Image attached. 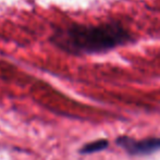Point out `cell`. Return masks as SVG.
I'll return each mask as SVG.
<instances>
[{
  "mask_svg": "<svg viewBox=\"0 0 160 160\" xmlns=\"http://www.w3.org/2000/svg\"><path fill=\"white\" fill-rule=\"evenodd\" d=\"M133 36L119 22L98 25L69 24L53 32L51 42L56 47L71 55L106 52L132 42Z\"/></svg>",
  "mask_w": 160,
  "mask_h": 160,
  "instance_id": "obj_1",
  "label": "cell"
},
{
  "mask_svg": "<svg viewBox=\"0 0 160 160\" xmlns=\"http://www.w3.org/2000/svg\"><path fill=\"white\" fill-rule=\"evenodd\" d=\"M117 144L132 155H146L160 149V138H147L137 141L128 136L117 138Z\"/></svg>",
  "mask_w": 160,
  "mask_h": 160,
  "instance_id": "obj_2",
  "label": "cell"
},
{
  "mask_svg": "<svg viewBox=\"0 0 160 160\" xmlns=\"http://www.w3.org/2000/svg\"><path fill=\"white\" fill-rule=\"evenodd\" d=\"M108 147V142L106 139H100V141H96L93 143L86 144L83 148H81L80 152L81 154H93L96 152H100V150L105 149Z\"/></svg>",
  "mask_w": 160,
  "mask_h": 160,
  "instance_id": "obj_3",
  "label": "cell"
}]
</instances>
